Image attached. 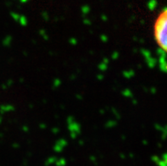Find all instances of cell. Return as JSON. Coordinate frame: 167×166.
<instances>
[{"instance_id": "obj_1", "label": "cell", "mask_w": 167, "mask_h": 166, "mask_svg": "<svg viewBox=\"0 0 167 166\" xmlns=\"http://www.w3.org/2000/svg\"><path fill=\"white\" fill-rule=\"evenodd\" d=\"M154 36L159 47L167 53V8L163 9L154 20Z\"/></svg>"}]
</instances>
